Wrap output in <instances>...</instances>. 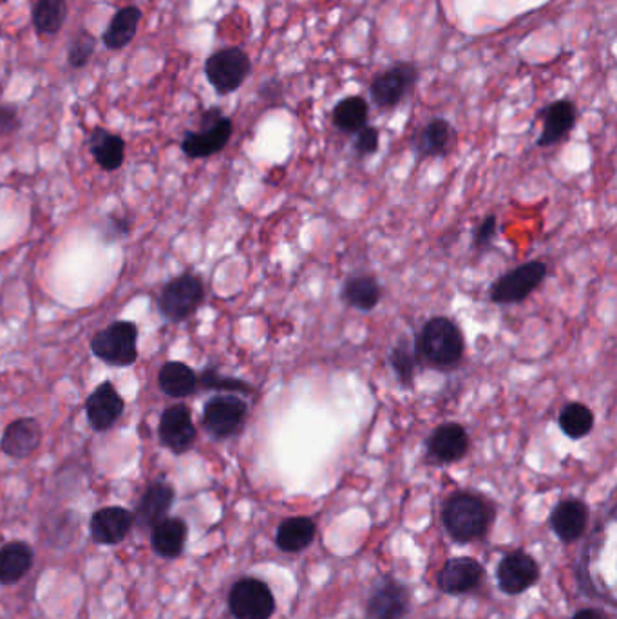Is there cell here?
<instances>
[{
    "instance_id": "cell-7",
    "label": "cell",
    "mask_w": 617,
    "mask_h": 619,
    "mask_svg": "<svg viewBox=\"0 0 617 619\" xmlns=\"http://www.w3.org/2000/svg\"><path fill=\"white\" fill-rule=\"evenodd\" d=\"M549 268L543 261H527L498 277L491 286V301L496 305L523 303L543 285Z\"/></svg>"
},
{
    "instance_id": "cell-13",
    "label": "cell",
    "mask_w": 617,
    "mask_h": 619,
    "mask_svg": "<svg viewBox=\"0 0 617 619\" xmlns=\"http://www.w3.org/2000/svg\"><path fill=\"white\" fill-rule=\"evenodd\" d=\"M84 410L89 426L98 433H105L124 417L125 400L120 391L114 388L113 382L104 381L89 393Z\"/></svg>"
},
{
    "instance_id": "cell-19",
    "label": "cell",
    "mask_w": 617,
    "mask_h": 619,
    "mask_svg": "<svg viewBox=\"0 0 617 619\" xmlns=\"http://www.w3.org/2000/svg\"><path fill=\"white\" fill-rule=\"evenodd\" d=\"M176 498V491L169 482L156 480L147 486L143 491L140 502L134 511V524L138 525L142 531L152 529L158 522H162L165 516L169 515L172 504Z\"/></svg>"
},
{
    "instance_id": "cell-38",
    "label": "cell",
    "mask_w": 617,
    "mask_h": 619,
    "mask_svg": "<svg viewBox=\"0 0 617 619\" xmlns=\"http://www.w3.org/2000/svg\"><path fill=\"white\" fill-rule=\"evenodd\" d=\"M19 109L15 105L0 104V136H11L20 129Z\"/></svg>"
},
{
    "instance_id": "cell-14",
    "label": "cell",
    "mask_w": 617,
    "mask_h": 619,
    "mask_svg": "<svg viewBox=\"0 0 617 619\" xmlns=\"http://www.w3.org/2000/svg\"><path fill=\"white\" fill-rule=\"evenodd\" d=\"M498 587L509 596H520L540 580V567L531 554L514 551L504 556L496 569Z\"/></svg>"
},
{
    "instance_id": "cell-34",
    "label": "cell",
    "mask_w": 617,
    "mask_h": 619,
    "mask_svg": "<svg viewBox=\"0 0 617 619\" xmlns=\"http://www.w3.org/2000/svg\"><path fill=\"white\" fill-rule=\"evenodd\" d=\"M198 386L201 390L223 391V393L227 391V393H243V395L254 391V388L247 381H241L236 377H227L212 366L198 373Z\"/></svg>"
},
{
    "instance_id": "cell-22",
    "label": "cell",
    "mask_w": 617,
    "mask_h": 619,
    "mask_svg": "<svg viewBox=\"0 0 617 619\" xmlns=\"http://www.w3.org/2000/svg\"><path fill=\"white\" fill-rule=\"evenodd\" d=\"M576 125V107L569 100L552 102L543 111V129L536 145L552 147L569 136Z\"/></svg>"
},
{
    "instance_id": "cell-33",
    "label": "cell",
    "mask_w": 617,
    "mask_h": 619,
    "mask_svg": "<svg viewBox=\"0 0 617 619\" xmlns=\"http://www.w3.org/2000/svg\"><path fill=\"white\" fill-rule=\"evenodd\" d=\"M131 232H133V216L127 210H113L105 214L104 220L98 225V236L105 245L127 238Z\"/></svg>"
},
{
    "instance_id": "cell-24",
    "label": "cell",
    "mask_w": 617,
    "mask_h": 619,
    "mask_svg": "<svg viewBox=\"0 0 617 619\" xmlns=\"http://www.w3.org/2000/svg\"><path fill=\"white\" fill-rule=\"evenodd\" d=\"M156 381L163 395L171 399H187L200 390L198 373L194 372L189 364L181 361L165 362L158 370Z\"/></svg>"
},
{
    "instance_id": "cell-31",
    "label": "cell",
    "mask_w": 617,
    "mask_h": 619,
    "mask_svg": "<svg viewBox=\"0 0 617 619\" xmlns=\"http://www.w3.org/2000/svg\"><path fill=\"white\" fill-rule=\"evenodd\" d=\"M594 411L583 402H569L558 417L561 433L570 440L585 439L594 429Z\"/></svg>"
},
{
    "instance_id": "cell-3",
    "label": "cell",
    "mask_w": 617,
    "mask_h": 619,
    "mask_svg": "<svg viewBox=\"0 0 617 619\" xmlns=\"http://www.w3.org/2000/svg\"><path fill=\"white\" fill-rule=\"evenodd\" d=\"M205 303V285L196 272L187 270L172 277L160 290L158 312L165 321L172 324L185 323L198 314Z\"/></svg>"
},
{
    "instance_id": "cell-9",
    "label": "cell",
    "mask_w": 617,
    "mask_h": 619,
    "mask_svg": "<svg viewBox=\"0 0 617 619\" xmlns=\"http://www.w3.org/2000/svg\"><path fill=\"white\" fill-rule=\"evenodd\" d=\"M252 71L247 53L239 48L216 51L205 62V75L219 95H230L245 84Z\"/></svg>"
},
{
    "instance_id": "cell-12",
    "label": "cell",
    "mask_w": 617,
    "mask_h": 619,
    "mask_svg": "<svg viewBox=\"0 0 617 619\" xmlns=\"http://www.w3.org/2000/svg\"><path fill=\"white\" fill-rule=\"evenodd\" d=\"M411 607L408 587L393 578H382L366 601L368 619H404Z\"/></svg>"
},
{
    "instance_id": "cell-23",
    "label": "cell",
    "mask_w": 617,
    "mask_h": 619,
    "mask_svg": "<svg viewBox=\"0 0 617 619\" xmlns=\"http://www.w3.org/2000/svg\"><path fill=\"white\" fill-rule=\"evenodd\" d=\"M89 153L105 172L118 171L125 162V140L120 134L111 133L104 127H95L87 140Z\"/></svg>"
},
{
    "instance_id": "cell-25",
    "label": "cell",
    "mask_w": 617,
    "mask_h": 619,
    "mask_svg": "<svg viewBox=\"0 0 617 619\" xmlns=\"http://www.w3.org/2000/svg\"><path fill=\"white\" fill-rule=\"evenodd\" d=\"M317 534V525L308 516H292L277 527L276 543L283 553H301L312 545Z\"/></svg>"
},
{
    "instance_id": "cell-16",
    "label": "cell",
    "mask_w": 617,
    "mask_h": 619,
    "mask_svg": "<svg viewBox=\"0 0 617 619\" xmlns=\"http://www.w3.org/2000/svg\"><path fill=\"white\" fill-rule=\"evenodd\" d=\"M42 439L44 429L40 426V422L33 417H20L11 420L4 429L0 439V451L6 457L24 460L37 453V449L42 446Z\"/></svg>"
},
{
    "instance_id": "cell-4",
    "label": "cell",
    "mask_w": 617,
    "mask_h": 619,
    "mask_svg": "<svg viewBox=\"0 0 617 619\" xmlns=\"http://www.w3.org/2000/svg\"><path fill=\"white\" fill-rule=\"evenodd\" d=\"M140 330L134 321H113L96 332L89 343L98 361L113 368H129L138 361Z\"/></svg>"
},
{
    "instance_id": "cell-30",
    "label": "cell",
    "mask_w": 617,
    "mask_h": 619,
    "mask_svg": "<svg viewBox=\"0 0 617 619\" xmlns=\"http://www.w3.org/2000/svg\"><path fill=\"white\" fill-rule=\"evenodd\" d=\"M370 107L362 96H348L335 105L333 109V125L346 134H355L361 131L368 122Z\"/></svg>"
},
{
    "instance_id": "cell-28",
    "label": "cell",
    "mask_w": 617,
    "mask_h": 619,
    "mask_svg": "<svg viewBox=\"0 0 617 619\" xmlns=\"http://www.w3.org/2000/svg\"><path fill=\"white\" fill-rule=\"evenodd\" d=\"M142 20V11L136 6H125L122 10L114 13L113 20L109 22V28L105 29L102 42L107 49H124L133 42L138 31V24Z\"/></svg>"
},
{
    "instance_id": "cell-40",
    "label": "cell",
    "mask_w": 617,
    "mask_h": 619,
    "mask_svg": "<svg viewBox=\"0 0 617 619\" xmlns=\"http://www.w3.org/2000/svg\"><path fill=\"white\" fill-rule=\"evenodd\" d=\"M572 619H608L607 614L605 612H601L598 609H583L578 610Z\"/></svg>"
},
{
    "instance_id": "cell-36",
    "label": "cell",
    "mask_w": 617,
    "mask_h": 619,
    "mask_svg": "<svg viewBox=\"0 0 617 619\" xmlns=\"http://www.w3.org/2000/svg\"><path fill=\"white\" fill-rule=\"evenodd\" d=\"M96 49V39L93 37V33H89L86 29H80L76 33L69 49H67V60H69V66L75 67V69H82L87 66V62L93 57Z\"/></svg>"
},
{
    "instance_id": "cell-18",
    "label": "cell",
    "mask_w": 617,
    "mask_h": 619,
    "mask_svg": "<svg viewBox=\"0 0 617 619\" xmlns=\"http://www.w3.org/2000/svg\"><path fill=\"white\" fill-rule=\"evenodd\" d=\"M134 525L133 511L109 505L98 509L89 520V533L98 545H118L124 542Z\"/></svg>"
},
{
    "instance_id": "cell-26",
    "label": "cell",
    "mask_w": 617,
    "mask_h": 619,
    "mask_svg": "<svg viewBox=\"0 0 617 619\" xmlns=\"http://www.w3.org/2000/svg\"><path fill=\"white\" fill-rule=\"evenodd\" d=\"M35 553L26 542H10L0 547V585H13L33 567Z\"/></svg>"
},
{
    "instance_id": "cell-20",
    "label": "cell",
    "mask_w": 617,
    "mask_h": 619,
    "mask_svg": "<svg viewBox=\"0 0 617 619\" xmlns=\"http://www.w3.org/2000/svg\"><path fill=\"white\" fill-rule=\"evenodd\" d=\"M589 507L580 498H567L552 509L551 527L563 543L580 540L589 525Z\"/></svg>"
},
{
    "instance_id": "cell-5",
    "label": "cell",
    "mask_w": 617,
    "mask_h": 619,
    "mask_svg": "<svg viewBox=\"0 0 617 619\" xmlns=\"http://www.w3.org/2000/svg\"><path fill=\"white\" fill-rule=\"evenodd\" d=\"M248 417V404L236 393L210 397L201 413V426L212 439L227 440L239 435Z\"/></svg>"
},
{
    "instance_id": "cell-35",
    "label": "cell",
    "mask_w": 617,
    "mask_h": 619,
    "mask_svg": "<svg viewBox=\"0 0 617 619\" xmlns=\"http://www.w3.org/2000/svg\"><path fill=\"white\" fill-rule=\"evenodd\" d=\"M390 366L393 373H395V377H397V381L404 386V388H409L413 381H415V366H417V361H415V357H413V352H411V348H409L408 344L402 343L397 344L390 353Z\"/></svg>"
},
{
    "instance_id": "cell-39",
    "label": "cell",
    "mask_w": 617,
    "mask_h": 619,
    "mask_svg": "<svg viewBox=\"0 0 617 619\" xmlns=\"http://www.w3.org/2000/svg\"><path fill=\"white\" fill-rule=\"evenodd\" d=\"M496 216H485L482 223L478 225V229L475 232V248L476 250H484L485 247H489L493 243L494 236H496Z\"/></svg>"
},
{
    "instance_id": "cell-2",
    "label": "cell",
    "mask_w": 617,
    "mask_h": 619,
    "mask_svg": "<svg viewBox=\"0 0 617 619\" xmlns=\"http://www.w3.org/2000/svg\"><path fill=\"white\" fill-rule=\"evenodd\" d=\"M418 352L431 366L447 370L462 361L466 341L455 321L438 315L424 324L418 337Z\"/></svg>"
},
{
    "instance_id": "cell-21",
    "label": "cell",
    "mask_w": 617,
    "mask_h": 619,
    "mask_svg": "<svg viewBox=\"0 0 617 619\" xmlns=\"http://www.w3.org/2000/svg\"><path fill=\"white\" fill-rule=\"evenodd\" d=\"M187 534L189 527L183 518L165 516L151 529L152 551L165 560H174L183 553Z\"/></svg>"
},
{
    "instance_id": "cell-17",
    "label": "cell",
    "mask_w": 617,
    "mask_h": 619,
    "mask_svg": "<svg viewBox=\"0 0 617 619\" xmlns=\"http://www.w3.org/2000/svg\"><path fill=\"white\" fill-rule=\"evenodd\" d=\"M469 433L458 422H444L428 439V457L437 464H455L466 457L469 451Z\"/></svg>"
},
{
    "instance_id": "cell-10",
    "label": "cell",
    "mask_w": 617,
    "mask_h": 619,
    "mask_svg": "<svg viewBox=\"0 0 617 619\" xmlns=\"http://www.w3.org/2000/svg\"><path fill=\"white\" fill-rule=\"evenodd\" d=\"M158 440L163 448L169 449L176 457H181L194 448L198 440V428L187 404L178 402L165 408L158 422Z\"/></svg>"
},
{
    "instance_id": "cell-8",
    "label": "cell",
    "mask_w": 617,
    "mask_h": 619,
    "mask_svg": "<svg viewBox=\"0 0 617 619\" xmlns=\"http://www.w3.org/2000/svg\"><path fill=\"white\" fill-rule=\"evenodd\" d=\"M228 609L236 619H270L276 612V598L265 581L247 576L232 585Z\"/></svg>"
},
{
    "instance_id": "cell-15",
    "label": "cell",
    "mask_w": 617,
    "mask_h": 619,
    "mask_svg": "<svg viewBox=\"0 0 617 619\" xmlns=\"http://www.w3.org/2000/svg\"><path fill=\"white\" fill-rule=\"evenodd\" d=\"M484 580L482 563L471 556H456L444 563L437 576L440 592L449 596H460L475 591Z\"/></svg>"
},
{
    "instance_id": "cell-6",
    "label": "cell",
    "mask_w": 617,
    "mask_h": 619,
    "mask_svg": "<svg viewBox=\"0 0 617 619\" xmlns=\"http://www.w3.org/2000/svg\"><path fill=\"white\" fill-rule=\"evenodd\" d=\"M232 133H234L232 120L223 115L218 107H212L203 113L200 131H189L183 136L181 151L190 160L210 158L227 147Z\"/></svg>"
},
{
    "instance_id": "cell-11",
    "label": "cell",
    "mask_w": 617,
    "mask_h": 619,
    "mask_svg": "<svg viewBox=\"0 0 617 619\" xmlns=\"http://www.w3.org/2000/svg\"><path fill=\"white\" fill-rule=\"evenodd\" d=\"M417 82L418 67L415 64H397L371 82V100L380 109H391L411 93Z\"/></svg>"
},
{
    "instance_id": "cell-29",
    "label": "cell",
    "mask_w": 617,
    "mask_h": 619,
    "mask_svg": "<svg viewBox=\"0 0 617 619\" xmlns=\"http://www.w3.org/2000/svg\"><path fill=\"white\" fill-rule=\"evenodd\" d=\"M453 140V129L444 118H435L418 131L415 149L422 158H437L447 153Z\"/></svg>"
},
{
    "instance_id": "cell-27",
    "label": "cell",
    "mask_w": 617,
    "mask_h": 619,
    "mask_svg": "<svg viewBox=\"0 0 617 619\" xmlns=\"http://www.w3.org/2000/svg\"><path fill=\"white\" fill-rule=\"evenodd\" d=\"M341 297L346 305L361 312H371L377 308L382 299V288L375 277L359 274L344 281Z\"/></svg>"
},
{
    "instance_id": "cell-32",
    "label": "cell",
    "mask_w": 617,
    "mask_h": 619,
    "mask_svg": "<svg viewBox=\"0 0 617 619\" xmlns=\"http://www.w3.org/2000/svg\"><path fill=\"white\" fill-rule=\"evenodd\" d=\"M67 19L66 0H38L33 8V26L42 35H55Z\"/></svg>"
},
{
    "instance_id": "cell-37",
    "label": "cell",
    "mask_w": 617,
    "mask_h": 619,
    "mask_svg": "<svg viewBox=\"0 0 617 619\" xmlns=\"http://www.w3.org/2000/svg\"><path fill=\"white\" fill-rule=\"evenodd\" d=\"M380 134L375 127L364 125L359 133H355L353 151L359 158H366L379 151Z\"/></svg>"
},
{
    "instance_id": "cell-1",
    "label": "cell",
    "mask_w": 617,
    "mask_h": 619,
    "mask_svg": "<svg viewBox=\"0 0 617 619\" xmlns=\"http://www.w3.org/2000/svg\"><path fill=\"white\" fill-rule=\"evenodd\" d=\"M494 507L471 491H456L442 505V524L458 543L484 538L494 522Z\"/></svg>"
}]
</instances>
